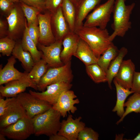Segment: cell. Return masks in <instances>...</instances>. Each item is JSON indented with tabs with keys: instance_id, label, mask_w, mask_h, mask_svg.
<instances>
[{
	"instance_id": "6da1fadb",
	"label": "cell",
	"mask_w": 140,
	"mask_h": 140,
	"mask_svg": "<svg viewBox=\"0 0 140 140\" xmlns=\"http://www.w3.org/2000/svg\"><path fill=\"white\" fill-rule=\"evenodd\" d=\"M74 32L88 44L98 59L112 42L106 29L83 25L75 29Z\"/></svg>"
},
{
	"instance_id": "7a4b0ae2",
	"label": "cell",
	"mask_w": 140,
	"mask_h": 140,
	"mask_svg": "<svg viewBox=\"0 0 140 140\" xmlns=\"http://www.w3.org/2000/svg\"><path fill=\"white\" fill-rule=\"evenodd\" d=\"M126 1H115L113 12V21L111 25L114 31L109 37L111 42L117 36L123 37L131 28L130 17L135 4L133 3L126 5L125 3Z\"/></svg>"
},
{
	"instance_id": "3957f363",
	"label": "cell",
	"mask_w": 140,
	"mask_h": 140,
	"mask_svg": "<svg viewBox=\"0 0 140 140\" xmlns=\"http://www.w3.org/2000/svg\"><path fill=\"white\" fill-rule=\"evenodd\" d=\"M60 113L52 107L46 111L31 118L34 134L49 137L57 134L61 127Z\"/></svg>"
},
{
	"instance_id": "277c9868",
	"label": "cell",
	"mask_w": 140,
	"mask_h": 140,
	"mask_svg": "<svg viewBox=\"0 0 140 140\" xmlns=\"http://www.w3.org/2000/svg\"><path fill=\"white\" fill-rule=\"evenodd\" d=\"M73 77L71 61L62 66L49 68L41 78L37 86L38 90L43 91L48 86L59 82L71 83Z\"/></svg>"
},
{
	"instance_id": "5b68a950",
	"label": "cell",
	"mask_w": 140,
	"mask_h": 140,
	"mask_svg": "<svg viewBox=\"0 0 140 140\" xmlns=\"http://www.w3.org/2000/svg\"><path fill=\"white\" fill-rule=\"evenodd\" d=\"M115 0H108L97 6L86 18L83 26L106 29L113 13Z\"/></svg>"
},
{
	"instance_id": "8992f818",
	"label": "cell",
	"mask_w": 140,
	"mask_h": 140,
	"mask_svg": "<svg viewBox=\"0 0 140 140\" xmlns=\"http://www.w3.org/2000/svg\"><path fill=\"white\" fill-rule=\"evenodd\" d=\"M0 133L8 138L15 140H24L34 134L33 124L27 115L15 123L0 128Z\"/></svg>"
},
{
	"instance_id": "52a82bcc",
	"label": "cell",
	"mask_w": 140,
	"mask_h": 140,
	"mask_svg": "<svg viewBox=\"0 0 140 140\" xmlns=\"http://www.w3.org/2000/svg\"><path fill=\"white\" fill-rule=\"evenodd\" d=\"M16 97L27 115L31 118L46 111L52 106L48 102L36 98L29 93L22 92Z\"/></svg>"
},
{
	"instance_id": "ba28073f",
	"label": "cell",
	"mask_w": 140,
	"mask_h": 140,
	"mask_svg": "<svg viewBox=\"0 0 140 140\" xmlns=\"http://www.w3.org/2000/svg\"><path fill=\"white\" fill-rule=\"evenodd\" d=\"M25 17L20 5H15L6 18L8 26V36L14 40L18 39L27 24Z\"/></svg>"
},
{
	"instance_id": "9c48e42d",
	"label": "cell",
	"mask_w": 140,
	"mask_h": 140,
	"mask_svg": "<svg viewBox=\"0 0 140 140\" xmlns=\"http://www.w3.org/2000/svg\"><path fill=\"white\" fill-rule=\"evenodd\" d=\"M27 115L16 97H11L4 114L0 117V128L14 123Z\"/></svg>"
},
{
	"instance_id": "30bf717a",
	"label": "cell",
	"mask_w": 140,
	"mask_h": 140,
	"mask_svg": "<svg viewBox=\"0 0 140 140\" xmlns=\"http://www.w3.org/2000/svg\"><path fill=\"white\" fill-rule=\"evenodd\" d=\"M72 86L71 83L59 82L48 86L46 90L41 92L30 90L29 93L36 98L47 102L52 106L57 102L62 93L70 90Z\"/></svg>"
},
{
	"instance_id": "8fae6325",
	"label": "cell",
	"mask_w": 140,
	"mask_h": 140,
	"mask_svg": "<svg viewBox=\"0 0 140 140\" xmlns=\"http://www.w3.org/2000/svg\"><path fill=\"white\" fill-rule=\"evenodd\" d=\"M37 46L43 53L42 58L46 61L49 68L58 67L64 65L60 58L62 40H56L48 46L38 43Z\"/></svg>"
},
{
	"instance_id": "7c38bea8",
	"label": "cell",
	"mask_w": 140,
	"mask_h": 140,
	"mask_svg": "<svg viewBox=\"0 0 140 140\" xmlns=\"http://www.w3.org/2000/svg\"><path fill=\"white\" fill-rule=\"evenodd\" d=\"M79 116L73 119L71 114H69L66 120L61 123L60 129L57 134L66 138L67 140H77L79 132L85 127V124L81 121Z\"/></svg>"
},
{
	"instance_id": "4fadbf2b",
	"label": "cell",
	"mask_w": 140,
	"mask_h": 140,
	"mask_svg": "<svg viewBox=\"0 0 140 140\" xmlns=\"http://www.w3.org/2000/svg\"><path fill=\"white\" fill-rule=\"evenodd\" d=\"M74 92L70 90H65L61 94L57 102L52 106V107L59 111L61 116H67V113L74 114L77 109L75 105L79 104L80 101Z\"/></svg>"
},
{
	"instance_id": "5bb4252c",
	"label": "cell",
	"mask_w": 140,
	"mask_h": 140,
	"mask_svg": "<svg viewBox=\"0 0 140 140\" xmlns=\"http://www.w3.org/2000/svg\"><path fill=\"white\" fill-rule=\"evenodd\" d=\"M52 15L47 11L44 14L40 13L38 16L40 32L38 43L45 46L49 45L56 41L51 25Z\"/></svg>"
},
{
	"instance_id": "9a60e30c",
	"label": "cell",
	"mask_w": 140,
	"mask_h": 140,
	"mask_svg": "<svg viewBox=\"0 0 140 140\" xmlns=\"http://www.w3.org/2000/svg\"><path fill=\"white\" fill-rule=\"evenodd\" d=\"M5 84L0 85V95L6 98L16 97L28 87L38 90L37 87L28 79L13 80Z\"/></svg>"
},
{
	"instance_id": "2e32d148",
	"label": "cell",
	"mask_w": 140,
	"mask_h": 140,
	"mask_svg": "<svg viewBox=\"0 0 140 140\" xmlns=\"http://www.w3.org/2000/svg\"><path fill=\"white\" fill-rule=\"evenodd\" d=\"M135 69V65L131 59L123 60L118 73L114 79L121 86L130 90Z\"/></svg>"
},
{
	"instance_id": "e0dca14e",
	"label": "cell",
	"mask_w": 140,
	"mask_h": 140,
	"mask_svg": "<svg viewBox=\"0 0 140 140\" xmlns=\"http://www.w3.org/2000/svg\"><path fill=\"white\" fill-rule=\"evenodd\" d=\"M16 59L12 55L8 59L7 62L4 67L2 68L0 67V85L13 80L28 79V73L26 71L23 73L20 72L15 67Z\"/></svg>"
},
{
	"instance_id": "ac0fdd59",
	"label": "cell",
	"mask_w": 140,
	"mask_h": 140,
	"mask_svg": "<svg viewBox=\"0 0 140 140\" xmlns=\"http://www.w3.org/2000/svg\"><path fill=\"white\" fill-rule=\"evenodd\" d=\"M80 39L79 36L74 32H70L63 39V47L60 54L61 60L65 64L71 61L77 50Z\"/></svg>"
},
{
	"instance_id": "d6986e66",
	"label": "cell",
	"mask_w": 140,
	"mask_h": 140,
	"mask_svg": "<svg viewBox=\"0 0 140 140\" xmlns=\"http://www.w3.org/2000/svg\"><path fill=\"white\" fill-rule=\"evenodd\" d=\"M51 24L53 34L56 40H62L71 31L62 12L61 6L52 13Z\"/></svg>"
},
{
	"instance_id": "ffe728a7",
	"label": "cell",
	"mask_w": 140,
	"mask_h": 140,
	"mask_svg": "<svg viewBox=\"0 0 140 140\" xmlns=\"http://www.w3.org/2000/svg\"><path fill=\"white\" fill-rule=\"evenodd\" d=\"M101 0H80L76 6L75 29L83 25V21L89 13L99 5Z\"/></svg>"
},
{
	"instance_id": "44dd1931",
	"label": "cell",
	"mask_w": 140,
	"mask_h": 140,
	"mask_svg": "<svg viewBox=\"0 0 140 140\" xmlns=\"http://www.w3.org/2000/svg\"><path fill=\"white\" fill-rule=\"evenodd\" d=\"M74 56L81 61L86 66L97 62L98 59L90 47L80 38L77 50Z\"/></svg>"
},
{
	"instance_id": "7402d4cb",
	"label": "cell",
	"mask_w": 140,
	"mask_h": 140,
	"mask_svg": "<svg viewBox=\"0 0 140 140\" xmlns=\"http://www.w3.org/2000/svg\"><path fill=\"white\" fill-rule=\"evenodd\" d=\"M12 54L21 62L25 71L29 73L31 71L35 63L30 53L23 49L21 42L16 43Z\"/></svg>"
},
{
	"instance_id": "603a6c76",
	"label": "cell",
	"mask_w": 140,
	"mask_h": 140,
	"mask_svg": "<svg viewBox=\"0 0 140 140\" xmlns=\"http://www.w3.org/2000/svg\"><path fill=\"white\" fill-rule=\"evenodd\" d=\"M128 52L127 49L124 47H122L119 50L118 54L111 62L106 72V76L109 87L111 89L112 87V81L118 73L123 61V58Z\"/></svg>"
},
{
	"instance_id": "cb8c5ba5",
	"label": "cell",
	"mask_w": 140,
	"mask_h": 140,
	"mask_svg": "<svg viewBox=\"0 0 140 140\" xmlns=\"http://www.w3.org/2000/svg\"><path fill=\"white\" fill-rule=\"evenodd\" d=\"M113 82L116 88L117 101L112 111L116 112L117 115L121 118L125 111L124 105L125 100L130 95L133 93L134 92L124 88L119 85L114 79Z\"/></svg>"
},
{
	"instance_id": "d4e9b609",
	"label": "cell",
	"mask_w": 140,
	"mask_h": 140,
	"mask_svg": "<svg viewBox=\"0 0 140 140\" xmlns=\"http://www.w3.org/2000/svg\"><path fill=\"white\" fill-rule=\"evenodd\" d=\"M21 44L23 49L31 54L36 63L42 58L43 53L38 50L37 45L29 35L27 30V24L24 31Z\"/></svg>"
},
{
	"instance_id": "484cf974",
	"label": "cell",
	"mask_w": 140,
	"mask_h": 140,
	"mask_svg": "<svg viewBox=\"0 0 140 140\" xmlns=\"http://www.w3.org/2000/svg\"><path fill=\"white\" fill-rule=\"evenodd\" d=\"M61 8L64 16L71 31L74 32L76 17L75 5L70 0H64Z\"/></svg>"
},
{
	"instance_id": "4316f807",
	"label": "cell",
	"mask_w": 140,
	"mask_h": 140,
	"mask_svg": "<svg viewBox=\"0 0 140 140\" xmlns=\"http://www.w3.org/2000/svg\"><path fill=\"white\" fill-rule=\"evenodd\" d=\"M119 50L112 42L98 59L97 64L106 73L111 62L118 54Z\"/></svg>"
},
{
	"instance_id": "83f0119b",
	"label": "cell",
	"mask_w": 140,
	"mask_h": 140,
	"mask_svg": "<svg viewBox=\"0 0 140 140\" xmlns=\"http://www.w3.org/2000/svg\"><path fill=\"white\" fill-rule=\"evenodd\" d=\"M49 67L46 61L41 58L35 63L32 69L28 73L27 78L37 87L41 78Z\"/></svg>"
},
{
	"instance_id": "f1b7e54d",
	"label": "cell",
	"mask_w": 140,
	"mask_h": 140,
	"mask_svg": "<svg viewBox=\"0 0 140 140\" xmlns=\"http://www.w3.org/2000/svg\"><path fill=\"white\" fill-rule=\"evenodd\" d=\"M124 106L126 107L125 110L123 115L117 122V124H118L122 121L124 118L130 113H140V93H134L124 103Z\"/></svg>"
},
{
	"instance_id": "f546056e",
	"label": "cell",
	"mask_w": 140,
	"mask_h": 140,
	"mask_svg": "<svg viewBox=\"0 0 140 140\" xmlns=\"http://www.w3.org/2000/svg\"><path fill=\"white\" fill-rule=\"evenodd\" d=\"M86 69L87 74L95 83L107 81L106 73L97 63L86 66Z\"/></svg>"
},
{
	"instance_id": "4dcf8cb0",
	"label": "cell",
	"mask_w": 140,
	"mask_h": 140,
	"mask_svg": "<svg viewBox=\"0 0 140 140\" xmlns=\"http://www.w3.org/2000/svg\"><path fill=\"white\" fill-rule=\"evenodd\" d=\"M20 2V5L27 21V25L31 23L38 25V16L40 11L35 7Z\"/></svg>"
},
{
	"instance_id": "1f68e13d",
	"label": "cell",
	"mask_w": 140,
	"mask_h": 140,
	"mask_svg": "<svg viewBox=\"0 0 140 140\" xmlns=\"http://www.w3.org/2000/svg\"><path fill=\"white\" fill-rule=\"evenodd\" d=\"M16 44L13 39L8 36L0 38V52L3 55L10 56Z\"/></svg>"
},
{
	"instance_id": "d6a6232c",
	"label": "cell",
	"mask_w": 140,
	"mask_h": 140,
	"mask_svg": "<svg viewBox=\"0 0 140 140\" xmlns=\"http://www.w3.org/2000/svg\"><path fill=\"white\" fill-rule=\"evenodd\" d=\"M98 133L92 128L85 127L79 132L77 140H98Z\"/></svg>"
},
{
	"instance_id": "836d02e7",
	"label": "cell",
	"mask_w": 140,
	"mask_h": 140,
	"mask_svg": "<svg viewBox=\"0 0 140 140\" xmlns=\"http://www.w3.org/2000/svg\"><path fill=\"white\" fill-rule=\"evenodd\" d=\"M28 33L37 46L38 43L40 32L38 25L35 24H30L27 25Z\"/></svg>"
},
{
	"instance_id": "e575fe53",
	"label": "cell",
	"mask_w": 140,
	"mask_h": 140,
	"mask_svg": "<svg viewBox=\"0 0 140 140\" xmlns=\"http://www.w3.org/2000/svg\"><path fill=\"white\" fill-rule=\"evenodd\" d=\"M64 0H45L46 10L52 13H55L61 6Z\"/></svg>"
},
{
	"instance_id": "d590c367",
	"label": "cell",
	"mask_w": 140,
	"mask_h": 140,
	"mask_svg": "<svg viewBox=\"0 0 140 140\" xmlns=\"http://www.w3.org/2000/svg\"><path fill=\"white\" fill-rule=\"evenodd\" d=\"M19 2L38 9L40 12L46 10L45 4V0H19Z\"/></svg>"
},
{
	"instance_id": "8d00e7d4",
	"label": "cell",
	"mask_w": 140,
	"mask_h": 140,
	"mask_svg": "<svg viewBox=\"0 0 140 140\" xmlns=\"http://www.w3.org/2000/svg\"><path fill=\"white\" fill-rule=\"evenodd\" d=\"M14 3L10 0H0V8L4 12L8 14L13 8Z\"/></svg>"
},
{
	"instance_id": "74e56055",
	"label": "cell",
	"mask_w": 140,
	"mask_h": 140,
	"mask_svg": "<svg viewBox=\"0 0 140 140\" xmlns=\"http://www.w3.org/2000/svg\"><path fill=\"white\" fill-rule=\"evenodd\" d=\"M130 90L134 93H140V72H135Z\"/></svg>"
},
{
	"instance_id": "f35d334b",
	"label": "cell",
	"mask_w": 140,
	"mask_h": 140,
	"mask_svg": "<svg viewBox=\"0 0 140 140\" xmlns=\"http://www.w3.org/2000/svg\"><path fill=\"white\" fill-rule=\"evenodd\" d=\"M11 97L6 98L5 100L2 96L0 97V117L4 114L8 102L10 100Z\"/></svg>"
},
{
	"instance_id": "ab89813d",
	"label": "cell",
	"mask_w": 140,
	"mask_h": 140,
	"mask_svg": "<svg viewBox=\"0 0 140 140\" xmlns=\"http://www.w3.org/2000/svg\"><path fill=\"white\" fill-rule=\"evenodd\" d=\"M6 29V25L5 22L1 19L0 20V38L4 37L5 35L7 34Z\"/></svg>"
},
{
	"instance_id": "60d3db41",
	"label": "cell",
	"mask_w": 140,
	"mask_h": 140,
	"mask_svg": "<svg viewBox=\"0 0 140 140\" xmlns=\"http://www.w3.org/2000/svg\"><path fill=\"white\" fill-rule=\"evenodd\" d=\"M49 140H67L64 136L58 134H57L52 135L49 137Z\"/></svg>"
},
{
	"instance_id": "b9f144b4",
	"label": "cell",
	"mask_w": 140,
	"mask_h": 140,
	"mask_svg": "<svg viewBox=\"0 0 140 140\" xmlns=\"http://www.w3.org/2000/svg\"><path fill=\"white\" fill-rule=\"evenodd\" d=\"M5 136L3 135L0 133V140H6Z\"/></svg>"
},
{
	"instance_id": "7bdbcfd3",
	"label": "cell",
	"mask_w": 140,
	"mask_h": 140,
	"mask_svg": "<svg viewBox=\"0 0 140 140\" xmlns=\"http://www.w3.org/2000/svg\"><path fill=\"white\" fill-rule=\"evenodd\" d=\"M76 6L80 0H70Z\"/></svg>"
},
{
	"instance_id": "ee69618b",
	"label": "cell",
	"mask_w": 140,
	"mask_h": 140,
	"mask_svg": "<svg viewBox=\"0 0 140 140\" xmlns=\"http://www.w3.org/2000/svg\"><path fill=\"white\" fill-rule=\"evenodd\" d=\"M133 140H140V132L134 139Z\"/></svg>"
},
{
	"instance_id": "f6af8a7d",
	"label": "cell",
	"mask_w": 140,
	"mask_h": 140,
	"mask_svg": "<svg viewBox=\"0 0 140 140\" xmlns=\"http://www.w3.org/2000/svg\"><path fill=\"white\" fill-rule=\"evenodd\" d=\"M14 3L18 2L19 1V0H10Z\"/></svg>"
}]
</instances>
